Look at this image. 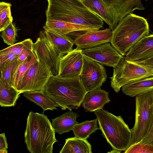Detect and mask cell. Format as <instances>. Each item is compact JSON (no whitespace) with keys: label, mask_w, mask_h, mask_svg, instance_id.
I'll list each match as a JSON object with an SVG mask.
<instances>
[{"label":"cell","mask_w":153,"mask_h":153,"mask_svg":"<svg viewBox=\"0 0 153 153\" xmlns=\"http://www.w3.org/2000/svg\"><path fill=\"white\" fill-rule=\"evenodd\" d=\"M135 97V123L131 129L130 146L140 142L153 131V90Z\"/></svg>","instance_id":"obj_7"},{"label":"cell","mask_w":153,"mask_h":153,"mask_svg":"<svg viewBox=\"0 0 153 153\" xmlns=\"http://www.w3.org/2000/svg\"><path fill=\"white\" fill-rule=\"evenodd\" d=\"M104 137L113 149L125 151L130 146L131 132L121 116H116L106 110L94 111Z\"/></svg>","instance_id":"obj_6"},{"label":"cell","mask_w":153,"mask_h":153,"mask_svg":"<svg viewBox=\"0 0 153 153\" xmlns=\"http://www.w3.org/2000/svg\"><path fill=\"white\" fill-rule=\"evenodd\" d=\"M17 62V59L8 63L1 70L2 79L8 86L12 87V75Z\"/></svg>","instance_id":"obj_28"},{"label":"cell","mask_w":153,"mask_h":153,"mask_svg":"<svg viewBox=\"0 0 153 153\" xmlns=\"http://www.w3.org/2000/svg\"><path fill=\"white\" fill-rule=\"evenodd\" d=\"M153 77V69L146 67L126 60L125 56L114 68L113 76L110 77L111 86L118 93L123 85L142 78Z\"/></svg>","instance_id":"obj_8"},{"label":"cell","mask_w":153,"mask_h":153,"mask_svg":"<svg viewBox=\"0 0 153 153\" xmlns=\"http://www.w3.org/2000/svg\"><path fill=\"white\" fill-rule=\"evenodd\" d=\"M37 60L34 52L22 63L17 60L12 75V87L19 91L23 79L26 73L31 65Z\"/></svg>","instance_id":"obj_21"},{"label":"cell","mask_w":153,"mask_h":153,"mask_svg":"<svg viewBox=\"0 0 153 153\" xmlns=\"http://www.w3.org/2000/svg\"><path fill=\"white\" fill-rule=\"evenodd\" d=\"M146 19L133 13L121 20L112 30L110 42L112 46L122 55L144 37L149 34Z\"/></svg>","instance_id":"obj_4"},{"label":"cell","mask_w":153,"mask_h":153,"mask_svg":"<svg viewBox=\"0 0 153 153\" xmlns=\"http://www.w3.org/2000/svg\"><path fill=\"white\" fill-rule=\"evenodd\" d=\"M120 152L113 149L111 151L108 152L110 153H120Z\"/></svg>","instance_id":"obj_38"},{"label":"cell","mask_w":153,"mask_h":153,"mask_svg":"<svg viewBox=\"0 0 153 153\" xmlns=\"http://www.w3.org/2000/svg\"><path fill=\"white\" fill-rule=\"evenodd\" d=\"M83 55V64L79 78L88 92L100 88L105 81L107 75L103 65Z\"/></svg>","instance_id":"obj_11"},{"label":"cell","mask_w":153,"mask_h":153,"mask_svg":"<svg viewBox=\"0 0 153 153\" xmlns=\"http://www.w3.org/2000/svg\"><path fill=\"white\" fill-rule=\"evenodd\" d=\"M33 53H24L20 54L18 56L17 60L20 63H22L24 62Z\"/></svg>","instance_id":"obj_35"},{"label":"cell","mask_w":153,"mask_h":153,"mask_svg":"<svg viewBox=\"0 0 153 153\" xmlns=\"http://www.w3.org/2000/svg\"><path fill=\"white\" fill-rule=\"evenodd\" d=\"M81 51L76 48L60 58L57 76L68 78L79 77L83 64Z\"/></svg>","instance_id":"obj_13"},{"label":"cell","mask_w":153,"mask_h":153,"mask_svg":"<svg viewBox=\"0 0 153 153\" xmlns=\"http://www.w3.org/2000/svg\"></svg>","instance_id":"obj_41"},{"label":"cell","mask_w":153,"mask_h":153,"mask_svg":"<svg viewBox=\"0 0 153 153\" xmlns=\"http://www.w3.org/2000/svg\"><path fill=\"white\" fill-rule=\"evenodd\" d=\"M33 48L37 60L45 63L53 75L57 76L62 57L47 37L44 30L40 31L39 37L33 43Z\"/></svg>","instance_id":"obj_10"},{"label":"cell","mask_w":153,"mask_h":153,"mask_svg":"<svg viewBox=\"0 0 153 153\" xmlns=\"http://www.w3.org/2000/svg\"><path fill=\"white\" fill-rule=\"evenodd\" d=\"M2 79V72L1 70L0 69V81Z\"/></svg>","instance_id":"obj_39"},{"label":"cell","mask_w":153,"mask_h":153,"mask_svg":"<svg viewBox=\"0 0 153 153\" xmlns=\"http://www.w3.org/2000/svg\"><path fill=\"white\" fill-rule=\"evenodd\" d=\"M131 62L143 66L153 69V56L143 60Z\"/></svg>","instance_id":"obj_32"},{"label":"cell","mask_w":153,"mask_h":153,"mask_svg":"<svg viewBox=\"0 0 153 153\" xmlns=\"http://www.w3.org/2000/svg\"><path fill=\"white\" fill-rule=\"evenodd\" d=\"M25 142L31 153H52L57 141L47 116L30 111L27 118Z\"/></svg>","instance_id":"obj_3"},{"label":"cell","mask_w":153,"mask_h":153,"mask_svg":"<svg viewBox=\"0 0 153 153\" xmlns=\"http://www.w3.org/2000/svg\"><path fill=\"white\" fill-rule=\"evenodd\" d=\"M0 20V30L1 31L6 27Z\"/></svg>","instance_id":"obj_37"},{"label":"cell","mask_w":153,"mask_h":153,"mask_svg":"<svg viewBox=\"0 0 153 153\" xmlns=\"http://www.w3.org/2000/svg\"><path fill=\"white\" fill-rule=\"evenodd\" d=\"M140 142L153 146V131L147 134Z\"/></svg>","instance_id":"obj_34"},{"label":"cell","mask_w":153,"mask_h":153,"mask_svg":"<svg viewBox=\"0 0 153 153\" xmlns=\"http://www.w3.org/2000/svg\"><path fill=\"white\" fill-rule=\"evenodd\" d=\"M43 28L47 37L61 57L73 50L74 41L70 36L53 30L45 25Z\"/></svg>","instance_id":"obj_17"},{"label":"cell","mask_w":153,"mask_h":153,"mask_svg":"<svg viewBox=\"0 0 153 153\" xmlns=\"http://www.w3.org/2000/svg\"><path fill=\"white\" fill-rule=\"evenodd\" d=\"M11 7H8L3 12L0 14V20L6 26H7L10 22L13 20L11 12Z\"/></svg>","instance_id":"obj_31"},{"label":"cell","mask_w":153,"mask_h":153,"mask_svg":"<svg viewBox=\"0 0 153 153\" xmlns=\"http://www.w3.org/2000/svg\"><path fill=\"white\" fill-rule=\"evenodd\" d=\"M45 25L53 30L65 35L79 31H91L99 30L90 26L54 19L46 20Z\"/></svg>","instance_id":"obj_18"},{"label":"cell","mask_w":153,"mask_h":153,"mask_svg":"<svg viewBox=\"0 0 153 153\" xmlns=\"http://www.w3.org/2000/svg\"><path fill=\"white\" fill-rule=\"evenodd\" d=\"M125 153H153V146L139 142L130 146Z\"/></svg>","instance_id":"obj_29"},{"label":"cell","mask_w":153,"mask_h":153,"mask_svg":"<svg viewBox=\"0 0 153 153\" xmlns=\"http://www.w3.org/2000/svg\"><path fill=\"white\" fill-rule=\"evenodd\" d=\"M112 30L109 28L102 30L87 31L76 37L74 43L78 49H85L110 42Z\"/></svg>","instance_id":"obj_14"},{"label":"cell","mask_w":153,"mask_h":153,"mask_svg":"<svg viewBox=\"0 0 153 153\" xmlns=\"http://www.w3.org/2000/svg\"><path fill=\"white\" fill-rule=\"evenodd\" d=\"M20 94L13 87L7 85L1 79L0 81V106H14Z\"/></svg>","instance_id":"obj_24"},{"label":"cell","mask_w":153,"mask_h":153,"mask_svg":"<svg viewBox=\"0 0 153 153\" xmlns=\"http://www.w3.org/2000/svg\"><path fill=\"white\" fill-rule=\"evenodd\" d=\"M52 75L49 67L44 62L37 60L26 73L19 91L22 93L27 91H44L45 85Z\"/></svg>","instance_id":"obj_9"},{"label":"cell","mask_w":153,"mask_h":153,"mask_svg":"<svg viewBox=\"0 0 153 153\" xmlns=\"http://www.w3.org/2000/svg\"><path fill=\"white\" fill-rule=\"evenodd\" d=\"M110 101L108 93L100 88L87 93L83 99L82 106L86 111L93 112L103 109L104 105Z\"/></svg>","instance_id":"obj_16"},{"label":"cell","mask_w":153,"mask_h":153,"mask_svg":"<svg viewBox=\"0 0 153 153\" xmlns=\"http://www.w3.org/2000/svg\"><path fill=\"white\" fill-rule=\"evenodd\" d=\"M1 30H0V32H1Z\"/></svg>","instance_id":"obj_40"},{"label":"cell","mask_w":153,"mask_h":153,"mask_svg":"<svg viewBox=\"0 0 153 153\" xmlns=\"http://www.w3.org/2000/svg\"><path fill=\"white\" fill-rule=\"evenodd\" d=\"M46 20L54 19L90 26L100 29L103 21L81 0H47Z\"/></svg>","instance_id":"obj_1"},{"label":"cell","mask_w":153,"mask_h":153,"mask_svg":"<svg viewBox=\"0 0 153 153\" xmlns=\"http://www.w3.org/2000/svg\"><path fill=\"white\" fill-rule=\"evenodd\" d=\"M11 6V4L10 3L3 1L0 2V14L3 12L8 7Z\"/></svg>","instance_id":"obj_36"},{"label":"cell","mask_w":153,"mask_h":153,"mask_svg":"<svg viewBox=\"0 0 153 153\" xmlns=\"http://www.w3.org/2000/svg\"><path fill=\"white\" fill-rule=\"evenodd\" d=\"M8 145L5 134H0V153H7Z\"/></svg>","instance_id":"obj_33"},{"label":"cell","mask_w":153,"mask_h":153,"mask_svg":"<svg viewBox=\"0 0 153 153\" xmlns=\"http://www.w3.org/2000/svg\"><path fill=\"white\" fill-rule=\"evenodd\" d=\"M125 59L133 61L146 59L153 56V35L144 37L131 47L126 53Z\"/></svg>","instance_id":"obj_15"},{"label":"cell","mask_w":153,"mask_h":153,"mask_svg":"<svg viewBox=\"0 0 153 153\" xmlns=\"http://www.w3.org/2000/svg\"><path fill=\"white\" fill-rule=\"evenodd\" d=\"M1 37L4 43L11 46L16 41V29L11 21L2 31Z\"/></svg>","instance_id":"obj_27"},{"label":"cell","mask_w":153,"mask_h":153,"mask_svg":"<svg viewBox=\"0 0 153 153\" xmlns=\"http://www.w3.org/2000/svg\"><path fill=\"white\" fill-rule=\"evenodd\" d=\"M60 153H92L91 146L86 139L76 137L68 138Z\"/></svg>","instance_id":"obj_22"},{"label":"cell","mask_w":153,"mask_h":153,"mask_svg":"<svg viewBox=\"0 0 153 153\" xmlns=\"http://www.w3.org/2000/svg\"><path fill=\"white\" fill-rule=\"evenodd\" d=\"M78 116L77 113L69 111L52 119L51 123L52 127L55 132L59 134L69 132L78 123L76 119Z\"/></svg>","instance_id":"obj_20"},{"label":"cell","mask_w":153,"mask_h":153,"mask_svg":"<svg viewBox=\"0 0 153 153\" xmlns=\"http://www.w3.org/2000/svg\"><path fill=\"white\" fill-rule=\"evenodd\" d=\"M112 30L119 22L136 10L145 8L141 0H81Z\"/></svg>","instance_id":"obj_5"},{"label":"cell","mask_w":153,"mask_h":153,"mask_svg":"<svg viewBox=\"0 0 153 153\" xmlns=\"http://www.w3.org/2000/svg\"><path fill=\"white\" fill-rule=\"evenodd\" d=\"M17 55L10 51L0 50V69L1 70L9 62L17 59Z\"/></svg>","instance_id":"obj_30"},{"label":"cell","mask_w":153,"mask_h":153,"mask_svg":"<svg viewBox=\"0 0 153 153\" xmlns=\"http://www.w3.org/2000/svg\"><path fill=\"white\" fill-rule=\"evenodd\" d=\"M27 99L40 106L43 111L57 109V106L45 91H27L23 93Z\"/></svg>","instance_id":"obj_23"},{"label":"cell","mask_w":153,"mask_h":153,"mask_svg":"<svg viewBox=\"0 0 153 153\" xmlns=\"http://www.w3.org/2000/svg\"><path fill=\"white\" fill-rule=\"evenodd\" d=\"M98 123L96 118L78 123L72 130L75 137L86 139L92 133L99 129Z\"/></svg>","instance_id":"obj_25"},{"label":"cell","mask_w":153,"mask_h":153,"mask_svg":"<svg viewBox=\"0 0 153 153\" xmlns=\"http://www.w3.org/2000/svg\"><path fill=\"white\" fill-rule=\"evenodd\" d=\"M81 52L83 55L102 65L113 68L118 64L123 56L108 43L82 50Z\"/></svg>","instance_id":"obj_12"},{"label":"cell","mask_w":153,"mask_h":153,"mask_svg":"<svg viewBox=\"0 0 153 153\" xmlns=\"http://www.w3.org/2000/svg\"><path fill=\"white\" fill-rule=\"evenodd\" d=\"M33 42L31 39H27L21 42L14 44L3 50L12 52L17 56L24 53H33Z\"/></svg>","instance_id":"obj_26"},{"label":"cell","mask_w":153,"mask_h":153,"mask_svg":"<svg viewBox=\"0 0 153 153\" xmlns=\"http://www.w3.org/2000/svg\"><path fill=\"white\" fill-rule=\"evenodd\" d=\"M123 92L126 95L135 97L153 90V77L139 79L122 87Z\"/></svg>","instance_id":"obj_19"},{"label":"cell","mask_w":153,"mask_h":153,"mask_svg":"<svg viewBox=\"0 0 153 153\" xmlns=\"http://www.w3.org/2000/svg\"><path fill=\"white\" fill-rule=\"evenodd\" d=\"M44 91L57 107L69 111L78 109L87 92L79 77L62 78L53 75L46 84Z\"/></svg>","instance_id":"obj_2"}]
</instances>
